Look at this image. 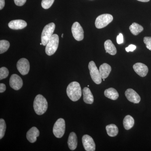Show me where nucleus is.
<instances>
[{"label": "nucleus", "instance_id": "4be33fe9", "mask_svg": "<svg viewBox=\"0 0 151 151\" xmlns=\"http://www.w3.org/2000/svg\"><path fill=\"white\" fill-rule=\"evenodd\" d=\"M107 134L111 137H115L119 133V129L116 125L111 124L107 125L106 127Z\"/></svg>", "mask_w": 151, "mask_h": 151}, {"label": "nucleus", "instance_id": "bb28decb", "mask_svg": "<svg viewBox=\"0 0 151 151\" xmlns=\"http://www.w3.org/2000/svg\"><path fill=\"white\" fill-rule=\"evenodd\" d=\"M9 74L8 69L6 67H3L0 68V80L8 77Z\"/></svg>", "mask_w": 151, "mask_h": 151}, {"label": "nucleus", "instance_id": "7ed1b4c3", "mask_svg": "<svg viewBox=\"0 0 151 151\" xmlns=\"http://www.w3.org/2000/svg\"><path fill=\"white\" fill-rule=\"evenodd\" d=\"M59 37L57 34L52 35L45 47V52L49 56L55 53L59 45Z\"/></svg>", "mask_w": 151, "mask_h": 151}, {"label": "nucleus", "instance_id": "412c9836", "mask_svg": "<svg viewBox=\"0 0 151 151\" xmlns=\"http://www.w3.org/2000/svg\"><path fill=\"white\" fill-rule=\"evenodd\" d=\"M134 124V120L132 116L127 115L125 116L123 121V125L125 129L128 130L132 129Z\"/></svg>", "mask_w": 151, "mask_h": 151}, {"label": "nucleus", "instance_id": "cd10ccee", "mask_svg": "<svg viewBox=\"0 0 151 151\" xmlns=\"http://www.w3.org/2000/svg\"><path fill=\"white\" fill-rule=\"evenodd\" d=\"M144 42L147 48L151 51V37H144Z\"/></svg>", "mask_w": 151, "mask_h": 151}, {"label": "nucleus", "instance_id": "2eb2a0df", "mask_svg": "<svg viewBox=\"0 0 151 151\" xmlns=\"http://www.w3.org/2000/svg\"><path fill=\"white\" fill-rule=\"evenodd\" d=\"M40 132L37 128L33 127L27 133L26 137L30 142L33 143L37 141V138L39 136Z\"/></svg>", "mask_w": 151, "mask_h": 151}, {"label": "nucleus", "instance_id": "393cba45", "mask_svg": "<svg viewBox=\"0 0 151 151\" xmlns=\"http://www.w3.org/2000/svg\"><path fill=\"white\" fill-rule=\"evenodd\" d=\"M5 121L2 119H0V139L4 137L6 129Z\"/></svg>", "mask_w": 151, "mask_h": 151}, {"label": "nucleus", "instance_id": "5701e85b", "mask_svg": "<svg viewBox=\"0 0 151 151\" xmlns=\"http://www.w3.org/2000/svg\"><path fill=\"white\" fill-rule=\"evenodd\" d=\"M129 29L132 34L134 35H137L143 31L144 28L141 25L134 22L129 27Z\"/></svg>", "mask_w": 151, "mask_h": 151}, {"label": "nucleus", "instance_id": "423d86ee", "mask_svg": "<svg viewBox=\"0 0 151 151\" xmlns=\"http://www.w3.org/2000/svg\"><path fill=\"white\" fill-rule=\"evenodd\" d=\"M65 120L62 118L58 119L53 127V133L55 136L58 138L62 137L65 134Z\"/></svg>", "mask_w": 151, "mask_h": 151}, {"label": "nucleus", "instance_id": "f704fd0d", "mask_svg": "<svg viewBox=\"0 0 151 151\" xmlns=\"http://www.w3.org/2000/svg\"><path fill=\"white\" fill-rule=\"evenodd\" d=\"M63 34H62V35H61V37H63Z\"/></svg>", "mask_w": 151, "mask_h": 151}, {"label": "nucleus", "instance_id": "ddd939ff", "mask_svg": "<svg viewBox=\"0 0 151 151\" xmlns=\"http://www.w3.org/2000/svg\"><path fill=\"white\" fill-rule=\"evenodd\" d=\"M133 68L135 72L141 77H145L148 72V68L147 66L141 63H135L134 65H133Z\"/></svg>", "mask_w": 151, "mask_h": 151}, {"label": "nucleus", "instance_id": "b1692460", "mask_svg": "<svg viewBox=\"0 0 151 151\" xmlns=\"http://www.w3.org/2000/svg\"><path fill=\"white\" fill-rule=\"evenodd\" d=\"M10 47V43L6 40L0 41V53L2 54L6 52L9 49Z\"/></svg>", "mask_w": 151, "mask_h": 151}, {"label": "nucleus", "instance_id": "f257e3e1", "mask_svg": "<svg viewBox=\"0 0 151 151\" xmlns=\"http://www.w3.org/2000/svg\"><path fill=\"white\" fill-rule=\"evenodd\" d=\"M66 93L70 100L73 102L78 101L82 95L80 84L76 81L71 82L67 86Z\"/></svg>", "mask_w": 151, "mask_h": 151}, {"label": "nucleus", "instance_id": "6e6552de", "mask_svg": "<svg viewBox=\"0 0 151 151\" xmlns=\"http://www.w3.org/2000/svg\"><path fill=\"white\" fill-rule=\"evenodd\" d=\"M71 32L76 40L78 41L83 40L84 38V30L78 22H75L73 24L71 27Z\"/></svg>", "mask_w": 151, "mask_h": 151}, {"label": "nucleus", "instance_id": "0eeeda50", "mask_svg": "<svg viewBox=\"0 0 151 151\" xmlns=\"http://www.w3.org/2000/svg\"><path fill=\"white\" fill-rule=\"evenodd\" d=\"M90 76L93 81L97 84H100L102 82V77L100 75V71L98 70L95 63L93 61H90L88 65Z\"/></svg>", "mask_w": 151, "mask_h": 151}, {"label": "nucleus", "instance_id": "72a5a7b5", "mask_svg": "<svg viewBox=\"0 0 151 151\" xmlns=\"http://www.w3.org/2000/svg\"><path fill=\"white\" fill-rule=\"evenodd\" d=\"M138 1H139L143 2H149L150 0H137Z\"/></svg>", "mask_w": 151, "mask_h": 151}, {"label": "nucleus", "instance_id": "9d476101", "mask_svg": "<svg viewBox=\"0 0 151 151\" xmlns=\"http://www.w3.org/2000/svg\"><path fill=\"white\" fill-rule=\"evenodd\" d=\"M82 142L85 150L94 151L95 150V143L92 137L88 135H84L82 138Z\"/></svg>", "mask_w": 151, "mask_h": 151}, {"label": "nucleus", "instance_id": "dca6fc26", "mask_svg": "<svg viewBox=\"0 0 151 151\" xmlns=\"http://www.w3.org/2000/svg\"><path fill=\"white\" fill-rule=\"evenodd\" d=\"M78 141L76 134L74 132H71L69 135L68 141V147L71 150H74L77 147Z\"/></svg>", "mask_w": 151, "mask_h": 151}, {"label": "nucleus", "instance_id": "a878e982", "mask_svg": "<svg viewBox=\"0 0 151 151\" xmlns=\"http://www.w3.org/2000/svg\"><path fill=\"white\" fill-rule=\"evenodd\" d=\"M55 0H42L41 6L43 9H49L53 4Z\"/></svg>", "mask_w": 151, "mask_h": 151}, {"label": "nucleus", "instance_id": "1a4fd4ad", "mask_svg": "<svg viewBox=\"0 0 151 151\" xmlns=\"http://www.w3.org/2000/svg\"><path fill=\"white\" fill-rule=\"evenodd\" d=\"M17 68L20 73L22 75L27 74L30 69L29 63L26 58H22L17 63Z\"/></svg>", "mask_w": 151, "mask_h": 151}, {"label": "nucleus", "instance_id": "f3484780", "mask_svg": "<svg viewBox=\"0 0 151 151\" xmlns=\"http://www.w3.org/2000/svg\"><path fill=\"white\" fill-rule=\"evenodd\" d=\"M82 92L84 102L86 104H92L94 102V97L90 89L88 87H84Z\"/></svg>", "mask_w": 151, "mask_h": 151}, {"label": "nucleus", "instance_id": "c9c22d12", "mask_svg": "<svg viewBox=\"0 0 151 151\" xmlns=\"http://www.w3.org/2000/svg\"><path fill=\"white\" fill-rule=\"evenodd\" d=\"M105 79H103V81H105Z\"/></svg>", "mask_w": 151, "mask_h": 151}, {"label": "nucleus", "instance_id": "7c9ffc66", "mask_svg": "<svg viewBox=\"0 0 151 151\" xmlns=\"http://www.w3.org/2000/svg\"><path fill=\"white\" fill-rule=\"evenodd\" d=\"M137 47L134 45H130L128 47H126V50L127 52H133L136 50Z\"/></svg>", "mask_w": 151, "mask_h": 151}, {"label": "nucleus", "instance_id": "473e14b6", "mask_svg": "<svg viewBox=\"0 0 151 151\" xmlns=\"http://www.w3.org/2000/svg\"><path fill=\"white\" fill-rule=\"evenodd\" d=\"M5 2V0H0V9L2 10L4 7Z\"/></svg>", "mask_w": 151, "mask_h": 151}, {"label": "nucleus", "instance_id": "2f4dec72", "mask_svg": "<svg viewBox=\"0 0 151 151\" xmlns=\"http://www.w3.org/2000/svg\"><path fill=\"white\" fill-rule=\"evenodd\" d=\"M6 90V86L5 84L3 83L0 84V92L3 93Z\"/></svg>", "mask_w": 151, "mask_h": 151}, {"label": "nucleus", "instance_id": "20e7f679", "mask_svg": "<svg viewBox=\"0 0 151 151\" xmlns=\"http://www.w3.org/2000/svg\"><path fill=\"white\" fill-rule=\"evenodd\" d=\"M55 27V25L54 23H50L46 25L44 28L41 35V42L44 46L46 45L52 36Z\"/></svg>", "mask_w": 151, "mask_h": 151}, {"label": "nucleus", "instance_id": "a211bd4d", "mask_svg": "<svg viewBox=\"0 0 151 151\" xmlns=\"http://www.w3.org/2000/svg\"><path fill=\"white\" fill-rule=\"evenodd\" d=\"M111 70L112 68L111 66L107 63H103L100 65L99 71L102 78L103 79L107 78L111 73Z\"/></svg>", "mask_w": 151, "mask_h": 151}, {"label": "nucleus", "instance_id": "f03ea898", "mask_svg": "<svg viewBox=\"0 0 151 151\" xmlns=\"http://www.w3.org/2000/svg\"><path fill=\"white\" fill-rule=\"evenodd\" d=\"M34 111L37 114L42 115L45 113L48 108V103L45 97L41 94H38L33 103Z\"/></svg>", "mask_w": 151, "mask_h": 151}, {"label": "nucleus", "instance_id": "aec40b11", "mask_svg": "<svg viewBox=\"0 0 151 151\" xmlns=\"http://www.w3.org/2000/svg\"><path fill=\"white\" fill-rule=\"evenodd\" d=\"M106 97L112 100H116L119 97V94L117 90L113 88L106 89L104 92Z\"/></svg>", "mask_w": 151, "mask_h": 151}, {"label": "nucleus", "instance_id": "c85d7f7f", "mask_svg": "<svg viewBox=\"0 0 151 151\" xmlns=\"http://www.w3.org/2000/svg\"><path fill=\"white\" fill-rule=\"evenodd\" d=\"M116 40L118 44H121L124 43V37L122 34L120 33L119 35L117 36Z\"/></svg>", "mask_w": 151, "mask_h": 151}, {"label": "nucleus", "instance_id": "6ab92c4d", "mask_svg": "<svg viewBox=\"0 0 151 151\" xmlns=\"http://www.w3.org/2000/svg\"><path fill=\"white\" fill-rule=\"evenodd\" d=\"M104 47L106 52L111 55H115L117 53V49L115 45L110 40H108L105 41L104 43Z\"/></svg>", "mask_w": 151, "mask_h": 151}, {"label": "nucleus", "instance_id": "c756f323", "mask_svg": "<svg viewBox=\"0 0 151 151\" xmlns=\"http://www.w3.org/2000/svg\"><path fill=\"white\" fill-rule=\"evenodd\" d=\"M26 1L27 0H14L15 4L19 6H23L26 2Z\"/></svg>", "mask_w": 151, "mask_h": 151}, {"label": "nucleus", "instance_id": "f8f14e48", "mask_svg": "<svg viewBox=\"0 0 151 151\" xmlns=\"http://www.w3.org/2000/svg\"><path fill=\"white\" fill-rule=\"evenodd\" d=\"M125 95L129 101L134 103H139L140 102L141 97L135 90L128 89L125 92Z\"/></svg>", "mask_w": 151, "mask_h": 151}, {"label": "nucleus", "instance_id": "9b49d317", "mask_svg": "<svg viewBox=\"0 0 151 151\" xmlns=\"http://www.w3.org/2000/svg\"><path fill=\"white\" fill-rule=\"evenodd\" d=\"M10 86L12 89L18 90L22 88L23 83L22 78L16 74L11 76L9 80Z\"/></svg>", "mask_w": 151, "mask_h": 151}, {"label": "nucleus", "instance_id": "39448f33", "mask_svg": "<svg viewBox=\"0 0 151 151\" xmlns=\"http://www.w3.org/2000/svg\"><path fill=\"white\" fill-rule=\"evenodd\" d=\"M113 17L110 14H105L97 17L95 22V27L97 29H102L108 26L113 21Z\"/></svg>", "mask_w": 151, "mask_h": 151}, {"label": "nucleus", "instance_id": "4468645a", "mask_svg": "<svg viewBox=\"0 0 151 151\" xmlns=\"http://www.w3.org/2000/svg\"><path fill=\"white\" fill-rule=\"evenodd\" d=\"M27 26V23L24 20L21 19L14 20L11 21L8 24L9 27L12 29H21Z\"/></svg>", "mask_w": 151, "mask_h": 151}]
</instances>
